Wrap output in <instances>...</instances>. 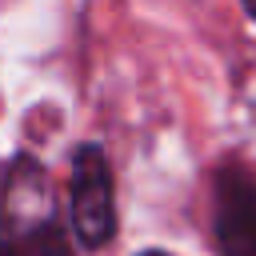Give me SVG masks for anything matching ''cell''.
Wrapping results in <instances>:
<instances>
[{"instance_id": "cell-1", "label": "cell", "mask_w": 256, "mask_h": 256, "mask_svg": "<svg viewBox=\"0 0 256 256\" xmlns=\"http://www.w3.org/2000/svg\"><path fill=\"white\" fill-rule=\"evenodd\" d=\"M0 256H72L52 184L32 156H16L0 188Z\"/></svg>"}, {"instance_id": "cell-2", "label": "cell", "mask_w": 256, "mask_h": 256, "mask_svg": "<svg viewBox=\"0 0 256 256\" xmlns=\"http://www.w3.org/2000/svg\"><path fill=\"white\" fill-rule=\"evenodd\" d=\"M72 232L84 248H104L116 232L112 172L100 144H80L72 156Z\"/></svg>"}, {"instance_id": "cell-5", "label": "cell", "mask_w": 256, "mask_h": 256, "mask_svg": "<svg viewBox=\"0 0 256 256\" xmlns=\"http://www.w3.org/2000/svg\"><path fill=\"white\" fill-rule=\"evenodd\" d=\"M144 256H168V252H144Z\"/></svg>"}, {"instance_id": "cell-4", "label": "cell", "mask_w": 256, "mask_h": 256, "mask_svg": "<svg viewBox=\"0 0 256 256\" xmlns=\"http://www.w3.org/2000/svg\"><path fill=\"white\" fill-rule=\"evenodd\" d=\"M244 4H248V12H252V16H256V0H244Z\"/></svg>"}, {"instance_id": "cell-3", "label": "cell", "mask_w": 256, "mask_h": 256, "mask_svg": "<svg viewBox=\"0 0 256 256\" xmlns=\"http://www.w3.org/2000/svg\"><path fill=\"white\" fill-rule=\"evenodd\" d=\"M216 248L220 256H256V172L220 168L216 176Z\"/></svg>"}]
</instances>
